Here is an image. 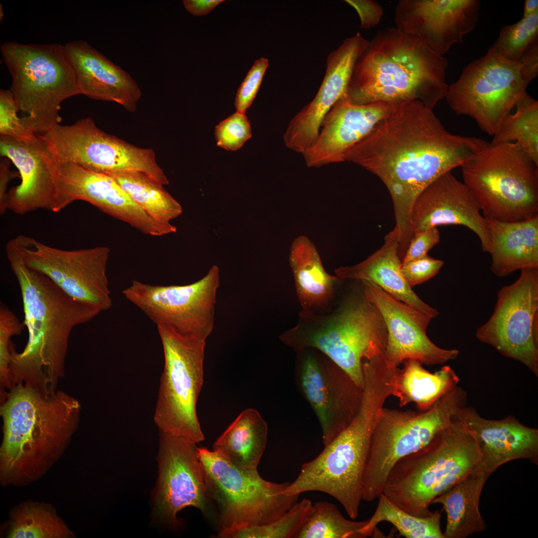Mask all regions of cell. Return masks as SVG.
Returning a JSON list of instances; mask_svg holds the SVG:
<instances>
[{
    "mask_svg": "<svg viewBox=\"0 0 538 538\" xmlns=\"http://www.w3.org/2000/svg\"><path fill=\"white\" fill-rule=\"evenodd\" d=\"M223 1L222 0H184L183 3L189 13L201 16L207 14Z\"/></svg>",
    "mask_w": 538,
    "mask_h": 538,
    "instance_id": "obj_50",
    "label": "cell"
},
{
    "mask_svg": "<svg viewBox=\"0 0 538 538\" xmlns=\"http://www.w3.org/2000/svg\"><path fill=\"white\" fill-rule=\"evenodd\" d=\"M18 110L10 90L0 91V134L17 140L28 141L36 139V134L26 126L18 118Z\"/></svg>",
    "mask_w": 538,
    "mask_h": 538,
    "instance_id": "obj_44",
    "label": "cell"
},
{
    "mask_svg": "<svg viewBox=\"0 0 538 538\" xmlns=\"http://www.w3.org/2000/svg\"><path fill=\"white\" fill-rule=\"evenodd\" d=\"M480 459L474 438L455 415L427 445L396 463L383 494L413 516H429L431 502L471 472Z\"/></svg>",
    "mask_w": 538,
    "mask_h": 538,
    "instance_id": "obj_6",
    "label": "cell"
},
{
    "mask_svg": "<svg viewBox=\"0 0 538 538\" xmlns=\"http://www.w3.org/2000/svg\"><path fill=\"white\" fill-rule=\"evenodd\" d=\"M121 187L152 219L171 225L182 213L181 205L164 189L148 176L139 173L112 176Z\"/></svg>",
    "mask_w": 538,
    "mask_h": 538,
    "instance_id": "obj_37",
    "label": "cell"
},
{
    "mask_svg": "<svg viewBox=\"0 0 538 538\" xmlns=\"http://www.w3.org/2000/svg\"><path fill=\"white\" fill-rule=\"evenodd\" d=\"M474 438L481 459L478 466L490 475L513 460L527 459L538 464V429L521 423L513 415L500 420L482 417L467 405L455 415Z\"/></svg>",
    "mask_w": 538,
    "mask_h": 538,
    "instance_id": "obj_27",
    "label": "cell"
},
{
    "mask_svg": "<svg viewBox=\"0 0 538 538\" xmlns=\"http://www.w3.org/2000/svg\"><path fill=\"white\" fill-rule=\"evenodd\" d=\"M360 290L331 313L303 310L296 326L279 338L298 352L306 348L319 351L363 389V361L384 356L388 332L381 313L361 287Z\"/></svg>",
    "mask_w": 538,
    "mask_h": 538,
    "instance_id": "obj_5",
    "label": "cell"
},
{
    "mask_svg": "<svg viewBox=\"0 0 538 538\" xmlns=\"http://www.w3.org/2000/svg\"><path fill=\"white\" fill-rule=\"evenodd\" d=\"M484 218L491 240L490 269L496 276L538 268V214L516 222Z\"/></svg>",
    "mask_w": 538,
    "mask_h": 538,
    "instance_id": "obj_30",
    "label": "cell"
},
{
    "mask_svg": "<svg viewBox=\"0 0 538 538\" xmlns=\"http://www.w3.org/2000/svg\"><path fill=\"white\" fill-rule=\"evenodd\" d=\"M209 498L219 509L223 534L242 528L269 524L298 501L300 495H287L289 482L263 479L257 470L238 467L215 451L197 448Z\"/></svg>",
    "mask_w": 538,
    "mask_h": 538,
    "instance_id": "obj_12",
    "label": "cell"
},
{
    "mask_svg": "<svg viewBox=\"0 0 538 538\" xmlns=\"http://www.w3.org/2000/svg\"><path fill=\"white\" fill-rule=\"evenodd\" d=\"M268 65L269 61L265 58H259L255 62L238 90L235 100L237 111L245 113L251 106L259 90Z\"/></svg>",
    "mask_w": 538,
    "mask_h": 538,
    "instance_id": "obj_45",
    "label": "cell"
},
{
    "mask_svg": "<svg viewBox=\"0 0 538 538\" xmlns=\"http://www.w3.org/2000/svg\"><path fill=\"white\" fill-rule=\"evenodd\" d=\"M443 265V261L435 259L427 255L419 259L402 263L401 270L404 278L412 287L433 277Z\"/></svg>",
    "mask_w": 538,
    "mask_h": 538,
    "instance_id": "obj_46",
    "label": "cell"
},
{
    "mask_svg": "<svg viewBox=\"0 0 538 538\" xmlns=\"http://www.w3.org/2000/svg\"><path fill=\"white\" fill-rule=\"evenodd\" d=\"M437 227L414 232L402 263H405L427 255L428 252L440 242Z\"/></svg>",
    "mask_w": 538,
    "mask_h": 538,
    "instance_id": "obj_47",
    "label": "cell"
},
{
    "mask_svg": "<svg viewBox=\"0 0 538 538\" xmlns=\"http://www.w3.org/2000/svg\"><path fill=\"white\" fill-rule=\"evenodd\" d=\"M21 323L13 312L2 305L0 307V395L10 389L9 366L11 360L10 339L22 331Z\"/></svg>",
    "mask_w": 538,
    "mask_h": 538,
    "instance_id": "obj_42",
    "label": "cell"
},
{
    "mask_svg": "<svg viewBox=\"0 0 538 538\" xmlns=\"http://www.w3.org/2000/svg\"><path fill=\"white\" fill-rule=\"evenodd\" d=\"M289 263L303 310L322 307L332 298L340 279L327 273L313 244L301 236L292 242Z\"/></svg>",
    "mask_w": 538,
    "mask_h": 538,
    "instance_id": "obj_32",
    "label": "cell"
},
{
    "mask_svg": "<svg viewBox=\"0 0 538 538\" xmlns=\"http://www.w3.org/2000/svg\"><path fill=\"white\" fill-rule=\"evenodd\" d=\"M538 35V11L514 24L503 26L491 47L505 58L517 61L537 40Z\"/></svg>",
    "mask_w": 538,
    "mask_h": 538,
    "instance_id": "obj_41",
    "label": "cell"
},
{
    "mask_svg": "<svg viewBox=\"0 0 538 538\" xmlns=\"http://www.w3.org/2000/svg\"><path fill=\"white\" fill-rule=\"evenodd\" d=\"M12 77L9 89L25 126L36 134L61 121V103L81 94L74 68L64 45L7 42L0 46Z\"/></svg>",
    "mask_w": 538,
    "mask_h": 538,
    "instance_id": "obj_8",
    "label": "cell"
},
{
    "mask_svg": "<svg viewBox=\"0 0 538 538\" xmlns=\"http://www.w3.org/2000/svg\"><path fill=\"white\" fill-rule=\"evenodd\" d=\"M40 136L58 162L111 176L139 173L163 186L169 183L152 149L138 147L105 133L91 118L69 126L57 124Z\"/></svg>",
    "mask_w": 538,
    "mask_h": 538,
    "instance_id": "obj_14",
    "label": "cell"
},
{
    "mask_svg": "<svg viewBox=\"0 0 538 538\" xmlns=\"http://www.w3.org/2000/svg\"><path fill=\"white\" fill-rule=\"evenodd\" d=\"M164 366L154 416L161 431L196 443L204 436L196 405L203 382L205 340L182 336L157 325Z\"/></svg>",
    "mask_w": 538,
    "mask_h": 538,
    "instance_id": "obj_13",
    "label": "cell"
},
{
    "mask_svg": "<svg viewBox=\"0 0 538 538\" xmlns=\"http://www.w3.org/2000/svg\"><path fill=\"white\" fill-rule=\"evenodd\" d=\"M219 286V269L214 265L204 277L189 284L151 285L134 280L122 293L156 325L206 341L214 327Z\"/></svg>",
    "mask_w": 538,
    "mask_h": 538,
    "instance_id": "obj_15",
    "label": "cell"
},
{
    "mask_svg": "<svg viewBox=\"0 0 538 538\" xmlns=\"http://www.w3.org/2000/svg\"><path fill=\"white\" fill-rule=\"evenodd\" d=\"M493 137L491 144L516 142L538 166V101L527 92Z\"/></svg>",
    "mask_w": 538,
    "mask_h": 538,
    "instance_id": "obj_38",
    "label": "cell"
},
{
    "mask_svg": "<svg viewBox=\"0 0 538 538\" xmlns=\"http://www.w3.org/2000/svg\"><path fill=\"white\" fill-rule=\"evenodd\" d=\"M25 264L43 273L70 297L101 312L112 306L106 246L66 250L20 235L12 239Z\"/></svg>",
    "mask_w": 538,
    "mask_h": 538,
    "instance_id": "obj_17",
    "label": "cell"
},
{
    "mask_svg": "<svg viewBox=\"0 0 538 538\" xmlns=\"http://www.w3.org/2000/svg\"><path fill=\"white\" fill-rule=\"evenodd\" d=\"M217 144L227 150L240 149L252 137V130L245 113L237 111L221 122L215 129Z\"/></svg>",
    "mask_w": 538,
    "mask_h": 538,
    "instance_id": "obj_43",
    "label": "cell"
},
{
    "mask_svg": "<svg viewBox=\"0 0 538 538\" xmlns=\"http://www.w3.org/2000/svg\"><path fill=\"white\" fill-rule=\"evenodd\" d=\"M1 529L6 538H75L53 506L31 500L12 508Z\"/></svg>",
    "mask_w": 538,
    "mask_h": 538,
    "instance_id": "obj_35",
    "label": "cell"
},
{
    "mask_svg": "<svg viewBox=\"0 0 538 538\" xmlns=\"http://www.w3.org/2000/svg\"><path fill=\"white\" fill-rule=\"evenodd\" d=\"M399 253L398 232L394 229L385 237L382 247L364 261L351 267H340L335 273L340 279L372 282L397 299L433 318L438 311L423 301L404 278Z\"/></svg>",
    "mask_w": 538,
    "mask_h": 538,
    "instance_id": "obj_29",
    "label": "cell"
},
{
    "mask_svg": "<svg viewBox=\"0 0 538 538\" xmlns=\"http://www.w3.org/2000/svg\"><path fill=\"white\" fill-rule=\"evenodd\" d=\"M479 0H400L397 28L443 56L473 30L479 19Z\"/></svg>",
    "mask_w": 538,
    "mask_h": 538,
    "instance_id": "obj_22",
    "label": "cell"
},
{
    "mask_svg": "<svg viewBox=\"0 0 538 538\" xmlns=\"http://www.w3.org/2000/svg\"><path fill=\"white\" fill-rule=\"evenodd\" d=\"M8 161L2 159L0 164V213L3 215L7 210L6 200L7 186L9 182L18 176L19 173L10 170Z\"/></svg>",
    "mask_w": 538,
    "mask_h": 538,
    "instance_id": "obj_49",
    "label": "cell"
},
{
    "mask_svg": "<svg viewBox=\"0 0 538 538\" xmlns=\"http://www.w3.org/2000/svg\"><path fill=\"white\" fill-rule=\"evenodd\" d=\"M369 43L358 32L329 54L316 95L290 120L283 134L287 147L303 155L315 142L324 117L345 95L355 64Z\"/></svg>",
    "mask_w": 538,
    "mask_h": 538,
    "instance_id": "obj_23",
    "label": "cell"
},
{
    "mask_svg": "<svg viewBox=\"0 0 538 538\" xmlns=\"http://www.w3.org/2000/svg\"><path fill=\"white\" fill-rule=\"evenodd\" d=\"M197 448L190 440L161 431L156 506L158 515L174 527L177 514L187 507L207 513L209 497Z\"/></svg>",
    "mask_w": 538,
    "mask_h": 538,
    "instance_id": "obj_20",
    "label": "cell"
},
{
    "mask_svg": "<svg viewBox=\"0 0 538 538\" xmlns=\"http://www.w3.org/2000/svg\"><path fill=\"white\" fill-rule=\"evenodd\" d=\"M6 255L19 286L28 341L17 352L10 342V388L22 384L45 393L57 390L65 376V360L72 330L101 312L69 296L42 272L29 268L13 241Z\"/></svg>",
    "mask_w": 538,
    "mask_h": 538,
    "instance_id": "obj_2",
    "label": "cell"
},
{
    "mask_svg": "<svg viewBox=\"0 0 538 538\" xmlns=\"http://www.w3.org/2000/svg\"><path fill=\"white\" fill-rule=\"evenodd\" d=\"M345 1L357 11L360 20L361 28L369 29L380 23L383 15L384 8L377 1L346 0Z\"/></svg>",
    "mask_w": 538,
    "mask_h": 538,
    "instance_id": "obj_48",
    "label": "cell"
},
{
    "mask_svg": "<svg viewBox=\"0 0 538 538\" xmlns=\"http://www.w3.org/2000/svg\"><path fill=\"white\" fill-rule=\"evenodd\" d=\"M55 179V212L82 200L145 235L162 236L176 232L175 226L163 225L152 219L110 175L57 161Z\"/></svg>",
    "mask_w": 538,
    "mask_h": 538,
    "instance_id": "obj_19",
    "label": "cell"
},
{
    "mask_svg": "<svg viewBox=\"0 0 538 538\" xmlns=\"http://www.w3.org/2000/svg\"><path fill=\"white\" fill-rule=\"evenodd\" d=\"M489 142L448 132L430 109L419 101L400 104L345 154L378 176L391 196L401 247L413 235V205L432 182L469 160Z\"/></svg>",
    "mask_w": 538,
    "mask_h": 538,
    "instance_id": "obj_1",
    "label": "cell"
},
{
    "mask_svg": "<svg viewBox=\"0 0 538 538\" xmlns=\"http://www.w3.org/2000/svg\"><path fill=\"white\" fill-rule=\"evenodd\" d=\"M81 410L63 391L45 393L22 384L8 391L0 407L1 484L23 486L43 477L70 445Z\"/></svg>",
    "mask_w": 538,
    "mask_h": 538,
    "instance_id": "obj_3",
    "label": "cell"
},
{
    "mask_svg": "<svg viewBox=\"0 0 538 538\" xmlns=\"http://www.w3.org/2000/svg\"><path fill=\"white\" fill-rule=\"evenodd\" d=\"M361 283L362 290L385 323L388 342L384 356L388 360L398 366L408 359L434 365L457 357L458 350L440 348L428 337L426 330L432 317L397 299L372 282Z\"/></svg>",
    "mask_w": 538,
    "mask_h": 538,
    "instance_id": "obj_21",
    "label": "cell"
},
{
    "mask_svg": "<svg viewBox=\"0 0 538 538\" xmlns=\"http://www.w3.org/2000/svg\"><path fill=\"white\" fill-rule=\"evenodd\" d=\"M311 501H298L277 520L268 524L251 526L225 533L222 538H295L309 517Z\"/></svg>",
    "mask_w": 538,
    "mask_h": 538,
    "instance_id": "obj_40",
    "label": "cell"
},
{
    "mask_svg": "<svg viewBox=\"0 0 538 538\" xmlns=\"http://www.w3.org/2000/svg\"><path fill=\"white\" fill-rule=\"evenodd\" d=\"M367 522L348 520L335 505L317 502L295 538H363L360 530Z\"/></svg>",
    "mask_w": 538,
    "mask_h": 538,
    "instance_id": "obj_39",
    "label": "cell"
},
{
    "mask_svg": "<svg viewBox=\"0 0 538 538\" xmlns=\"http://www.w3.org/2000/svg\"><path fill=\"white\" fill-rule=\"evenodd\" d=\"M387 399L382 390L365 387L360 409L350 424L324 445L314 459L304 463L287 495L318 491L336 499L352 520L358 516L363 477L371 436Z\"/></svg>",
    "mask_w": 538,
    "mask_h": 538,
    "instance_id": "obj_7",
    "label": "cell"
},
{
    "mask_svg": "<svg viewBox=\"0 0 538 538\" xmlns=\"http://www.w3.org/2000/svg\"><path fill=\"white\" fill-rule=\"evenodd\" d=\"M0 153L13 163L21 179L8 191L7 210L18 215L39 209L55 212L57 160L41 136L25 141L0 135Z\"/></svg>",
    "mask_w": 538,
    "mask_h": 538,
    "instance_id": "obj_24",
    "label": "cell"
},
{
    "mask_svg": "<svg viewBox=\"0 0 538 538\" xmlns=\"http://www.w3.org/2000/svg\"><path fill=\"white\" fill-rule=\"evenodd\" d=\"M305 353L296 372L298 387L314 412L327 444L357 415L363 389L339 367L322 354Z\"/></svg>",
    "mask_w": 538,
    "mask_h": 538,
    "instance_id": "obj_18",
    "label": "cell"
},
{
    "mask_svg": "<svg viewBox=\"0 0 538 538\" xmlns=\"http://www.w3.org/2000/svg\"><path fill=\"white\" fill-rule=\"evenodd\" d=\"M400 104L379 102L355 105L343 97L325 116L316 141L303 155L306 165L318 167L345 161V153Z\"/></svg>",
    "mask_w": 538,
    "mask_h": 538,
    "instance_id": "obj_26",
    "label": "cell"
},
{
    "mask_svg": "<svg viewBox=\"0 0 538 538\" xmlns=\"http://www.w3.org/2000/svg\"><path fill=\"white\" fill-rule=\"evenodd\" d=\"M2 17H3L2 7V6H1V4H0V20L1 19V18H2Z\"/></svg>",
    "mask_w": 538,
    "mask_h": 538,
    "instance_id": "obj_52",
    "label": "cell"
},
{
    "mask_svg": "<svg viewBox=\"0 0 538 538\" xmlns=\"http://www.w3.org/2000/svg\"><path fill=\"white\" fill-rule=\"evenodd\" d=\"M538 11V0H525L524 2L523 17L529 16Z\"/></svg>",
    "mask_w": 538,
    "mask_h": 538,
    "instance_id": "obj_51",
    "label": "cell"
},
{
    "mask_svg": "<svg viewBox=\"0 0 538 538\" xmlns=\"http://www.w3.org/2000/svg\"><path fill=\"white\" fill-rule=\"evenodd\" d=\"M403 363V368L396 375L392 395L398 399L401 407L413 403L418 411H425L459 382L458 376L449 366L431 373L416 360L408 359Z\"/></svg>",
    "mask_w": 538,
    "mask_h": 538,
    "instance_id": "obj_34",
    "label": "cell"
},
{
    "mask_svg": "<svg viewBox=\"0 0 538 538\" xmlns=\"http://www.w3.org/2000/svg\"><path fill=\"white\" fill-rule=\"evenodd\" d=\"M538 75L537 40L517 61L505 58L491 47L464 67L458 80L448 86L445 98L455 113L469 116L493 136Z\"/></svg>",
    "mask_w": 538,
    "mask_h": 538,
    "instance_id": "obj_9",
    "label": "cell"
},
{
    "mask_svg": "<svg viewBox=\"0 0 538 538\" xmlns=\"http://www.w3.org/2000/svg\"><path fill=\"white\" fill-rule=\"evenodd\" d=\"M460 167L484 217L516 222L538 214V166L517 143H489Z\"/></svg>",
    "mask_w": 538,
    "mask_h": 538,
    "instance_id": "obj_10",
    "label": "cell"
},
{
    "mask_svg": "<svg viewBox=\"0 0 538 538\" xmlns=\"http://www.w3.org/2000/svg\"><path fill=\"white\" fill-rule=\"evenodd\" d=\"M490 476L477 465L465 477L431 502V505H442L446 513L444 538H466L485 530L479 505L481 492Z\"/></svg>",
    "mask_w": 538,
    "mask_h": 538,
    "instance_id": "obj_31",
    "label": "cell"
},
{
    "mask_svg": "<svg viewBox=\"0 0 538 538\" xmlns=\"http://www.w3.org/2000/svg\"><path fill=\"white\" fill-rule=\"evenodd\" d=\"M64 47L81 94L116 102L130 112L136 111L142 94L129 73L85 41H72Z\"/></svg>",
    "mask_w": 538,
    "mask_h": 538,
    "instance_id": "obj_28",
    "label": "cell"
},
{
    "mask_svg": "<svg viewBox=\"0 0 538 538\" xmlns=\"http://www.w3.org/2000/svg\"><path fill=\"white\" fill-rule=\"evenodd\" d=\"M376 509L367 524L361 529L363 538L375 534L378 524L387 522L406 538H444L440 527L442 510L426 517L413 516L400 508L382 493L378 498Z\"/></svg>",
    "mask_w": 538,
    "mask_h": 538,
    "instance_id": "obj_36",
    "label": "cell"
},
{
    "mask_svg": "<svg viewBox=\"0 0 538 538\" xmlns=\"http://www.w3.org/2000/svg\"><path fill=\"white\" fill-rule=\"evenodd\" d=\"M268 425L255 409L243 411L213 445L215 451L236 466L257 470L267 443Z\"/></svg>",
    "mask_w": 538,
    "mask_h": 538,
    "instance_id": "obj_33",
    "label": "cell"
},
{
    "mask_svg": "<svg viewBox=\"0 0 538 538\" xmlns=\"http://www.w3.org/2000/svg\"><path fill=\"white\" fill-rule=\"evenodd\" d=\"M476 336L538 377V268L521 270L514 283L500 289L492 314Z\"/></svg>",
    "mask_w": 538,
    "mask_h": 538,
    "instance_id": "obj_16",
    "label": "cell"
},
{
    "mask_svg": "<svg viewBox=\"0 0 538 538\" xmlns=\"http://www.w3.org/2000/svg\"><path fill=\"white\" fill-rule=\"evenodd\" d=\"M467 400L466 392L457 386L425 411L383 407L371 438L363 477V500L378 499L396 463L427 445L467 405Z\"/></svg>",
    "mask_w": 538,
    "mask_h": 538,
    "instance_id": "obj_11",
    "label": "cell"
},
{
    "mask_svg": "<svg viewBox=\"0 0 538 538\" xmlns=\"http://www.w3.org/2000/svg\"><path fill=\"white\" fill-rule=\"evenodd\" d=\"M480 206L464 182L448 172L432 182L417 197L411 212L413 232L440 225H462L479 237L482 251L489 253L491 240Z\"/></svg>",
    "mask_w": 538,
    "mask_h": 538,
    "instance_id": "obj_25",
    "label": "cell"
},
{
    "mask_svg": "<svg viewBox=\"0 0 538 538\" xmlns=\"http://www.w3.org/2000/svg\"><path fill=\"white\" fill-rule=\"evenodd\" d=\"M448 60L397 28L379 30L357 61L344 98L350 103L419 101L433 110L445 98Z\"/></svg>",
    "mask_w": 538,
    "mask_h": 538,
    "instance_id": "obj_4",
    "label": "cell"
}]
</instances>
